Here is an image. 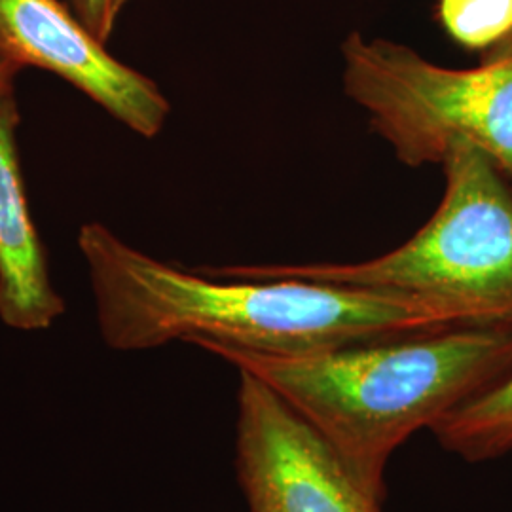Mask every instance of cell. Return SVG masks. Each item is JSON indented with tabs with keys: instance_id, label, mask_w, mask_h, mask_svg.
Instances as JSON below:
<instances>
[{
	"instance_id": "obj_6",
	"label": "cell",
	"mask_w": 512,
	"mask_h": 512,
	"mask_svg": "<svg viewBox=\"0 0 512 512\" xmlns=\"http://www.w3.org/2000/svg\"><path fill=\"white\" fill-rule=\"evenodd\" d=\"M0 59L61 76L147 139L171 110L160 88L112 57L61 0H0Z\"/></svg>"
},
{
	"instance_id": "obj_5",
	"label": "cell",
	"mask_w": 512,
	"mask_h": 512,
	"mask_svg": "<svg viewBox=\"0 0 512 512\" xmlns=\"http://www.w3.org/2000/svg\"><path fill=\"white\" fill-rule=\"evenodd\" d=\"M236 444L251 512H382L327 439L247 372H239Z\"/></svg>"
},
{
	"instance_id": "obj_1",
	"label": "cell",
	"mask_w": 512,
	"mask_h": 512,
	"mask_svg": "<svg viewBox=\"0 0 512 512\" xmlns=\"http://www.w3.org/2000/svg\"><path fill=\"white\" fill-rule=\"evenodd\" d=\"M78 247L88 264L103 340L120 351L181 340L304 355L476 327L458 306L423 296L188 272L129 247L97 222L82 226Z\"/></svg>"
},
{
	"instance_id": "obj_4",
	"label": "cell",
	"mask_w": 512,
	"mask_h": 512,
	"mask_svg": "<svg viewBox=\"0 0 512 512\" xmlns=\"http://www.w3.org/2000/svg\"><path fill=\"white\" fill-rule=\"evenodd\" d=\"M344 90L408 167L442 164L454 143L482 150L512 184V37L480 65L442 67L387 38L351 33Z\"/></svg>"
},
{
	"instance_id": "obj_7",
	"label": "cell",
	"mask_w": 512,
	"mask_h": 512,
	"mask_svg": "<svg viewBox=\"0 0 512 512\" xmlns=\"http://www.w3.org/2000/svg\"><path fill=\"white\" fill-rule=\"evenodd\" d=\"M14 80L0 82V319L12 329L44 330L63 315L65 304L52 287L25 194Z\"/></svg>"
},
{
	"instance_id": "obj_10",
	"label": "cell",
	"mask_w": 512,
	"mask_h": 512,
	"mask_svg": "<svg viewBox=\"0 0 512 512\" xmlns=\"http://www.w3.org/2000/svg\"><path fill=\"white\" fill-rule=\"evenodd\" d=\"M129 0H67L74 14L92 31L93 37L103 44L109 42L116 19Z\"/></svg>"
},
{
	"instance_id": "obj_9",
	"label": "cell",
	"mask_w": 512,
	"mask_h": 512,
	"mask_svg": "<svg viewBox=\"0 0 512 512\" xmlns=\"http://www.w3.org/2000/svg\"><path fill=\"white\" fill-rule=\"evenodd\" d=\"M437 21L461 48L486 52L512 37V0H439Z\"/></svg>"
},
{
	"instance_id": "obj_11",
	"label": "cell",
	"mask_w": 512,
	"mask_h": 512,
	"mask_svg": "<svg viewBox=\"0 0 512 512\" xmlns=\"http://www.w3.org/2000/svg\"><path fill=\"white\" fill-rule=\"evenodd\" d=\"M19 71H21V69L16 67V65H12V63H8V61L0 59V82H2V80H10V78H16V74H18Z\"/></svg>"
},
{
	"instance_id": "obj_8",
	"label": "cell",
	"mask_w": 512,
	"mask_h": 512,
	"mask_svg": "<svg viewBox=\"0 0 512 512\" xmlns=\"http://www.w3.org/2000/svg\"><path fill=\"white\" fill-rule=\"evenodd\" d=\"M440 446L471 463L512 452V372L431 427Z\"/></svg>"
},
{
	"instance_id": "obj_2",
	"label": "cell",
	"mask_w": 512,
	"mask_h": 512,
	"mask_svg": "<svg viewBox=\"0 0 512 512\" xmlns=\"http://www.w3.org/2000/svg\"><path fill=\"white\" fill-rule=\"evenodd\" d=\"M200 348L268 385L380 501L387 461L404 440L512 372V325L454 327L304 355Z\"/></svg>"
},
{
	"instance_id": "obj_3",
	"label": "cell",
	"mask_w": 512,
	"mask_h": 512,
	"mask_svg": "<svg viewBox=\"0 0 512 512\" xmlns=\"http://www.w3.org/2000/svg\"><path fill=\"white\" fill-rule=\"evenodd\" d=\"M446 188L435 215L401 247L351 264L202 268L239 279H304L442 300L475 325H512V184L469 143L444 160Z\"/></svg>"
}]
</instances>
